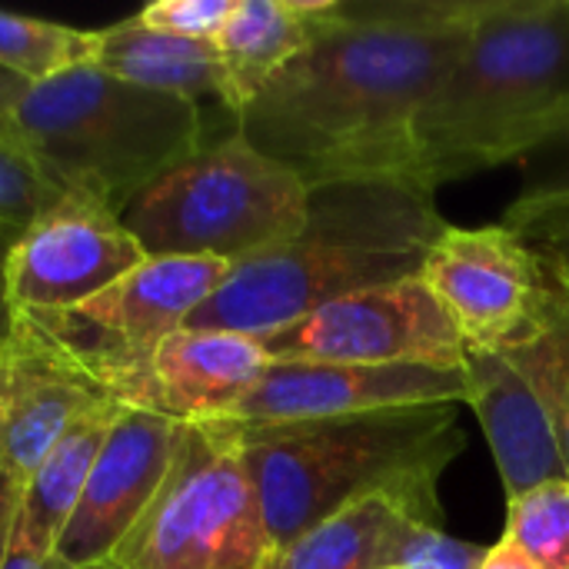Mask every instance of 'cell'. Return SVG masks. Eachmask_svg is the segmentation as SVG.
Listing matches in <instances>:
<instances>
[{"mask_svg": "<svg viewBox=\"0 0 569 569\" xmlns=\"http://www.w3.org/2000/svg\"><path fill=\"white\" fill-rule=\"evenodd\" d=\"M57 197L60 190L47 180L27 147H20L0 123V223L23 230Z\"/></svg>", "mask_w": 569, "mask_h": 569, "instance_id": "24", "label": "cell"}, {"mask_svg": "<svg viewBox=\"0 0 569 569\" xmlns=\"http://www.w3.org/2000/svg\"><path fill=\"white\" fill-rule=\"evenodd\" d=\"M273 547L230 423H183L157 497L110 569H260Z\"/></svg>", "mask_w": 569, "mask_h": 569, "instance_id": "7", "label": "cell"}, {"mask_svg": "<svg viewBox=\"0 0 569 569\" xmlns=\"http://www.w3.org/2000/svg\"><path fill=\"white\" fill-rule=\"evenodd\" d=\"M180 430L183 423L120 407L50 557L73 569L107 563L167 480Z\"/></svg>", "mask_w": 569, "mask_h": 569, "instance_id": "14", "label": "cell"}, {"mask_svg": "<svg viewBox=\"0 0 569 569\" xmlns=\"http://www.w3.org/2000/svg\"><path fill=\"white\" fill-rule=\"evenodd\" d=\"M477 569H537L507 537H500L493 547H487V557Z\"/></svg>", "mask_w": 569, "mask_h": 569, "instance_id": "29", "label": "cell"}, {"mask_svg": "<svg viewBox=\"0 0 569 569\" xmlns=\"http://www.w3.org/2000/svg\"><path fill=\"white\" fill-rule=\"evenodd\" d=\"M520 193L503 227L527 240L550 267H569V110L520 160Z\"/></svg>", "mask_w": 569, "mask_h": 569, "instance_id": "21", "label": "cell"}, {"mask_svg": "<svg viewBox=\"0 0 569 569\" xmlns=\"http://www.w3.org/2000/svg\"><path fill=\"white\" fill-rule=\"evenodd\" d=\"M487 557V547L453 540L437 527H413L397 553L393 569H477Z\"/></svg>", "mask_w": 569, "mask_h": 569, "instance_id": "26", "label": "cell"}, {"mask_svg": "<svg viewBox=\"0 0 569 569\" xmlns=\"http://www.w3.org/2000/svg\"><path fill=\"white\" fill-rule=\"evenodd\" d=\"M90 63L143 90L183 97L193 103L217 100L230 113L227 70L210 40H183V37L157 33L130 17L123 23L97 30V50Z\"/></svg>", "mask_w": 569, "mask_h": 569, "instance_id": "18", "label": "cell"}, {"mask_svg": "<svg viewBox=\"0 0 569 569\" xmlns=\"http://www.w3.org/2000/svg\"><path fill=\"white\" fill-rule=\"evenodd\" d=\"M120 413V403H100L87 417H80L60 443L47 453V460L33 470V477L20 487L17 517L10 543L23 547L30 553L50 557L63 527L70 523L80 493L87 487V477L93 470V460Z\"/></svg>", "mask_w": 569, "mask_h": 569, "instance_id": "19", "label": "cell"}, {"mask_svg": "<svg viewBox=\"0 0 569 569\" xmlns=\"http://www.w3.org/2000/svg\"><path fill=\"white\" fill-rule=\"evenodd\" d=\"M27 90H30L27 80H20V77L0 70V123L13 113V107L27 97Z\"/></svg>", "mask_w": 569, "mask_h": 569, "instance_id": "31", "label": "cell"}, {"mask_svg": "<svg viewBox=\"0 0 569 569\" xmlns=\"http://www.w3.org/2000/svg\"><path fill=\"white\" fill-rule=\"evenodd\" d=\"M473 0H337L317 40L237 117L307 190L417 180V120L460 53Z\"/></svg>", "mask_w": 569, "mask_h": 569, "instance_id": "1", "label": "cell"}, {"mask_svg": "<svg viewBox=\"0 0 569 569\" xmlns=\"http://www.w3.org/2000/svg\"><path fill=\"white\" fill-rule=\"evenodd\" d=\"M17 500H20V483L0 470V569L7 567V550H10V533H13V517H17Z\"/></svg>", "mask_w": 569, "mask_h": 569, "instance_id": "28", "label": "cell"}, {"mask_svg": "<svg viewBox=\"0 0 569 569\" xmlns=\"http://www.w3.org/2000/svg\"><path fill=\"white\" fill-rule=\"evenodd\" d=\"M267 367L270 357L257 337L183 327L127 373L110 400L173 423H210L223 420Z\"/></svg>", "mask_w": 569, "mask_h": 569, "instance_id": "15", "label": "cell"}, {"mask_svg": "<svg viewBox=\"0 0 569 569\" xmlns=\"http://www.w3.org/2000/svg\"><path fill=\"white\" fill-rule=\"evenodd\" d=\"M447 227L437 193L417 180L313 187L303 230L233 263L183 327L277 333L340 297L420 277Z\"/></svg>", "mask_w": 569, "mask_h": 569, "instance_id": "2", "label": "cell"}, {"mask_svg": "<svg viewBox=\"0 0 569 569\" xmlns=\"http://www.w3.org/2000/svg\"><path fill=\"white\" fill-rule=\"evenodd\" d=\"M257 340L270 363H420L463 370L467 357L457 323L423 277L340 297Z\"/></svg>", "mask_w": 569, "mask_h": 569, "instance_id": "10", "label": "cell"}, {"mask_svg": "<svg viewBox=\"0 0 569 569\" xmlns=\"http://www.w3.org/2000/svg\"><path fill=\"white\" fill-rule=\"evenodd\" d=\"M420 277L457 323L467 350H493L520 337L557 283L550 263L503 223L447 227Z\"/></svg>", "mask_w": 569, "mask_h": 569, "instance_id": "11", "label": "cell"}, {"mask_svg": "<svg viewBox=\"0 0 569 569\" xmlns=\"http://www.w3.org/2000/svg\"><path fill=\"white\" fill-rule=\"evenodd\" d=\"M310 190L260 153L240 127L157 177L120 207L147 257H217L240 263L293 240L307 223Z\"/></svg>", "mask_w": 569, "mask_h": 569, "instance_id": "6", "label": "cell"}, {"mask_svg": "<svg viewBox=\"0 0 569 569\" xmlns=\"http://www.w3.org/2000/svg\"><path fill=\"white\" fill-rule=\"evenodd\" d=\"M20 233H23L20 227L0 223V343L13 340L17 327H20V317L10 303V287H7V260H10V250H13Z\"/></svg>", "mask_w": 569, "mask_h": 569, "instance_id": "27", "label": "cell"}, {"mask_svg": "<svg viewBox=\"0 0 569 569\" xmlns=\"http://www.w3.org/2000/svg\"><path fill=\"white\" fill-rule=\"evenodd\" d=\"M230 427L240 437L273 550L380 493L403 500L430 527H443L440 480L467 447L457 403Z\"/></svg>", "mask_w": 569, "mask_h": 569, "instance_id": "3", "label": "cell"}, {"mask_svg": "<svg viewBox=\"0 0 569 569\" xmlns=\"http://www.w3.org/2000/svg\"><path fill=\"white\" fill-rule=\"evenodd\" d=\"M550 270H553V277L569 290V267H550Z\"/></svg>", "mask_w": 569, "mask_h": 569, "instance_id": "34", "label": "cell"}, {"mask_svg": "<svg viewBox=\"0 0 569 569\" xmlns=\"http://www.w3.org/2000/svg\"><path fill=\"white\" fill-rule=\"evenodd\" d=\"M569 110V0H473L470 33L417 120V177L517 163Z\"/></svg>", "mask_w": 569, "mask_h": 569, "instance_id": "4", "label": "cell"}, {"mask_svg": "<svg viewBox=\"0 0 569 569\" xmlns=\"http://www.w3.org/2000/svg\"><path fill=\"white\" fill-rule=\"evenodd\" d=\"M100 403L110 397L20 320L0 427V470L23 487L60 437Z\"/></svg>", "mask_w": 569, "mask_h": 569, "instance_id": "16", "label": "cell"}, {"mask_svg": "<svg viewBox=\"0 0 569 569\" xmlns=\"http://www.w3.org/2000/svg\"><path fill=\"white\" fill-rule=\"evenodd\" d=\"M93 50L97 30L0 10V70L27 80L30 87L90 63Z\"/></svg>", "mask_w": 569, "mask_h": 569, "instance_id": "22", "label": "cell"}, {"mask_svg": "<svg viewBox=\"0 0 569 569\" xmlns=\"http://www.w3.org/2000/svg\"><path fill=\"white\" fill-rule=\"evenodd\" d=\"M337 0H237L213 47L227 70L230 113L243 107L290 67L327 27Z\"/></svg>", "mask_w": 569, "mask_h": 569, "instance_id": "17", "label": "cell"}, {"mask_svg": "<svg viewBox=\"0 0 569 569\" xmlns=\"http://www.w3.org/2000/svg\"><path fill=\"white\" fill-rule=\"evenodd\" d=\"M563 450L569 460V343H567V373H563Z\"/></svg>", "mask_w": 569, "mask_h": 569, "instance_id": "33", "label": "cell"}, {"mask_svg": "<svg viewBox=\"0 0 569 569\" xmlns=\"http://www.w3.org/2000/svg\"><path fill=\"white\" fill-rule=\"evenodd\" d=\"M147 260L137 237L107 203L60 190V197L17 237L7 287L17 317L77 307Z\"/></svg>", "mask_w": 569, "mask_h": 569, "instance_id": "12", "label": "cell"}, {"mask_svg": "<svg viewBox=\"0 0 569 569\" xmlns=\"http://www.w3.org/2000/svg\"><path fill=\"white\" fill-rule=\"evenodd\" d=\"M230 267L217 257H147L97 297L67 310L23 313L20 320L110 397L167 337L183 330Z\"/></svg>", "mask_w": 569, "mask_h": 569, "instance_id": "9", "label": "cell"}, {"mask_svg": "<svg viewBox=\"0 0 569 569\" xmlns=\"http://www.w3.org/2000/svg\"><path fill=\"white\" fill-rule=\"evenodd\" d=\"M237 0H157L147 3L133 20L147 30L183 37V40H210L223 30Z\"/></svg>", "mask_w": 569, "mask_h": 569, "instance_id": "25", "label": "cell"}, {"mask_svg": "<svg viewBox=\"0 0 569 569\" xmlns=\"http://www.w3.org/2000/svg\"><path fill=\"white\" fill-rule=\"evenodd\" d=\"M503 537L537 569H569V480L510 497Z\"/></svg>", "mask_w": 569, "mask_h": 569, "instance_id": "23", "label": "cell"}, {"mask_svg": "<svg viewBox=\"0 0 569 569\" xmlns=\"http://www.w3.org/2000/svg\"><path fill=\"white\" fill-rule=\"evenodd\" d=\"M3 130L57 190L87 193L117 213L210 143L203 103L133 87L93 63L33 83Z\"/></svg>", "mask_w": 569, "mask_h": 569, "instance_id": "5", "label": "cell"}, {"mask_svg": "<svg viewBox=\"0 0 569 569\" xmlns=\"http://www.w3.org/2000/svg\"><path fill=\"white\" fill-rule=\"evenodd\" d=\"M10 367H13V340L0 343V427H3L7 397H10Z\"/></svg>", "mask_w": 569, "mask_h": 569, "instance_id": "32", "label": "cell"}, {"mask_svg": "<svg viewBox=\"0 0 569 569\" xmlns=\"http://www.w3.org/2000/svg\"><path fill=\"white\" fill-rule=\"evenodd\" d=\"M569 290L557 280L537 320L503 347L467 350V407L497 460L507 500L550 480H569L563 450V373Z\"/></svg>", "mask_w": 569, "mask_h": 569, "instance_id": "8", "label": "cell"}, {"mask_svg": "<svg viewBox=\"0 0 569 569\" xmlns=\"http://www.w3.org/2000/svg\"><path fill=\"white\" fill-rule=\"evenodd\" d=\"M413 527L430 523L403 500L390 493L367 497L273 550L260 569H393Z\"/></svg>", "mask_w": 569, "mask_h": 569, "instance_id": "20", "label": "cell"}, {"mask_svg": "<svg viewBox=\"0 0 569 569\" xmlns=\"http://www.w3.org/2000/svg\"><path fill=\"white\" fill-rule=\"evenodd\" d=\"M423 403H467V373L420 363H270L223 423H300Z\"/></svg>", "mask_w": 569, "mask_h": 569, "instance_id": "13", "label": "cell"}, {"mask_svg": "<svg viewBox=\"0 0 569 569\" xmlns=\"http://www.w3.org/2000/svg\"><path fill=\"white\" fill-rule=\"evenodd\" d=\"M3 569H73V567H63L60 560H53V557H40V553H30V550H23V547H13L10 543V550H7V567ZM83 569H110L107 563H100V567H83Z\"/></svg>", "mask_w": 569, "mask_h": 569, "instance_id": "30", "label": "cell"}]
</instances>
